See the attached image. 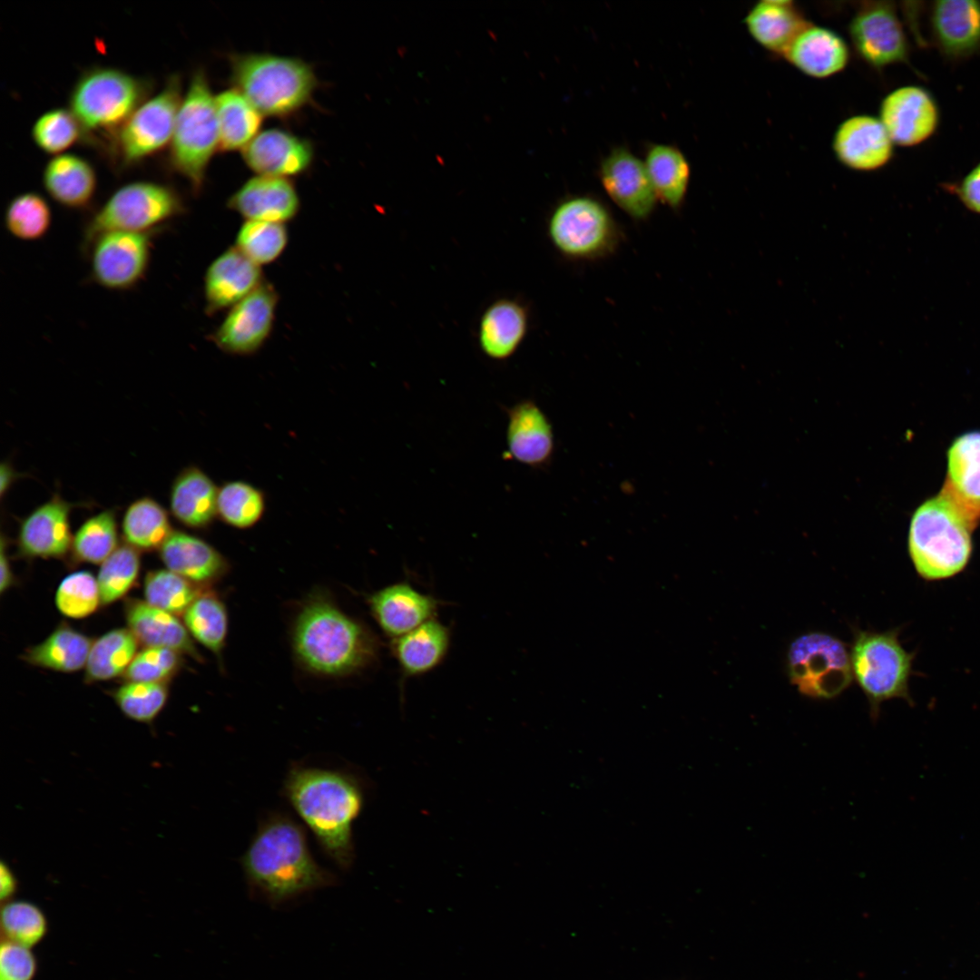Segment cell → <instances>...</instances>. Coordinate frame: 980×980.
Here are the masks:
<instances>
[{"label": "cell", "mask_w": 980, "mask_h": 980, "mask_svg": "<svg viewBox=\"0 0 980 980\" xmlns=\"http://www.w3.org/2000/svg\"><path fill=\"white\" fill-rule=\"evenodd\" d=\"M529 325L526 308L518 300H495L483 312L478 326V344L490 359L511 358L524 341Z\"/></svg>", "instance_id": "4316f807"}, {"label": "cell", "mask_w": 980, "mask_h": 980, "mask_svg": "<svg viewBox=\"0 0 980 980\" xmlns=\"http://www.w3.org/2000/svg\"><path fill=\"white\" fill-rule=\"evenodd\" d=\"M848 34L856 54L873 69L909 64L910 44L891 1L859 3L849 21Z\"/></svg>", "instance_id": "5bb4252c"}, {"label": "cell", "mask_w": 980, "mask_h": 980, "mask_svg": "<svg viewBox=\"0 0 980 980\" xmlns=\"http://www.w3.org/2000/svg\"><path fill=\"white\" fill-rule=\"evenodd\" d=\"M4 223L15 239L34 241L43 239L52 224V211L47 201L34 191L15 196L7 204Z\"/></svg>", "instance_id": "b9f144b4"}, {"label": "cell", "mask_w": 980, "mask_h": 980, "mask_svg": "<svg viewBox=\"0 0 980 980\" xmlns=\"http://www.w3.org/2000/svg\"><path fill=\"white\" fill-rule=\"evenodd\" d=\"M942 490L980 517V431L965 433L951 445Z\"/></svg>", "instance_id": "836d02e7"}, {"label": "cell", "mask_w": 980, "mask_h": 980, "mask_svg": "<svg viewBox=\"0 0 980 980\" xmlns=\"http://www.w3.org/2000/svg\"><path fill=\"white\" fill-rule=\"evenodd\" d=\"M449 629L435 618L391 642L392 653L407 677L419 676L436 668L447 654Z\"/></svg>", "instance_id": "d6a6232c"}, {"label": "cell", "mask_w": 980, "mask_h": 980, "mask_svg": "<svg viewBox=\"0 0 980 980\" xmlns=\"http://www.w3.org/2000/svg\"><path fill=\"white\" fill-rule=\"evenodd\" d=\"M644 164L658 200L672 210L681 207L691 179L690 163L676 146L652 143Z\"/></svg>", "instance_id": "e575fe53"}, {"label": "cell", "mask_w": 980, "mask_h": 980, "mask_svg": "<svg viewBox=\"0 0 980 980\" xmlns=\"http://www.w3.org/2000/svg\"><path fill=\"white\" fill-rule=\"evenodd\" d=\"M878 119L895 145L913 147L936 133L940 123V110L927 89L905 85L883 98Z\"/></svg>", "instance_id": "2e32d148"}, {"label": "cell", "mask_w": 980, "mask_h": 980, "mask_svg": "<svg viewBox=\"0 0 980 980\" xmlns=\"http://www.w3.org/2000/svg\"><path fill=\"white\" fill-rule=\"evenodd\" d=\"M220 150L215 96L203 69H198L182 98L170 143V164L194 194L201 191L208 166Z\"/></svg>", "instance_id": "8992f818"}, {"label": "cell", "mask_w": 980, "mask_h": 980, "mask_svg": "<svg viewBox=\"0 0 980 980\" xmlns=\"http://www.w3.org/2000/svg\"><path fill=\"white\" fill-rule=\"evenodd\" d=\"M181 653L148 647L137 652L122 677L126 681L166 683L181 668Z\"/></svg>", "instance_id": "816d5d0a"}, {"label": "cell", "mask_w": 980, "mask_h": 980, "mask_svg": "<svg viewBox=\"0 0 980 980\" xmlns=\"http://www.w3.org/2000/svg\"><path fill=\"white\" fill-rule=\"evenodd\" d=\"M804 74L825 79L842 72L849 61V48L835 31L809 23L783 55Z\"/></svg>", "instance_id": "484cf974"}, {"label": "cell", "mask_w": 980, "mask_h": 980, "mask_svg": "<svg viewBox=\"0 0 980 980\" xmlns=\"http://www.w3.org/2000/svg\"><path fill=\"white\" fill-rule=\"evenodd\" d=\"M168 570L198 585L220 579L229 568L225 557L204 540L172 531L159 549Z\"/></svg>", "instance_id": "83f0119b"}, {"label": "cell", "mask_w": 980, "mask_h": 980, "mask_svg": "<svg viewBox=\"0 0 980 980\" xmlns=\"http://www.w3.org/2000/svg\"><path fill=\"white\" fill-rule=\"evenodd\" d=\"M140 567L139 551L127 544L119 545L98 572L101 604L113 603L125 595L136 582Z\"/></svg>", "instance_id": "f6af8a7d"}, {"label": "cell", "mask_w": 980, "mask_h": 980, "mask_svg": "<svg viewBox=\"0 0 980 980\" xmlns=\"http://www.w3.org/2000/svg\"><path fill=\"white\" fill-rule=\"evenodd\" d=\"M124 614L128 629L145 648H166L201 659L189 631L176 615L137 599L126 602Z\"/></svg>", "instance_id": "f1b7e54d"}, {"label": "cell", "mask_w": 980, "mask_h": 980, "mask_svg": "<svg viewBox=\"0 0 980 980\" xmlns=\"http://www.w3.org/2000/svg\"><path fill=\"white\" fill-rule=\"evenodd\" d=\"M263 282L260 266L236 247L229 248L210 264L205 272V312L211 316L232 308Z\"/></svg>", "instance_id": "44dd1931"}, {"label": "cell", "mask_w": 980, "mask_h": 980, "mask_svg": "<svg viewBox=\"0 0 980 980\" xmlns=\"http://www.w3.org/2000/svg\"><path fill=\"white\" fill-rule=\"evenodd\" d=\"M598 175L609 198L629 217L648 219L658 198L644 162L623 146L614 147L601 161Z\"/></svg>", "instance_id": "e0dca14e"}, {"label": "cell", "mask_w": 980, "mask_h": 980, "mask_svg": "<svg viewBox=\"0 0 980 980\" xmlns=\"http://www.w3.org/2000/svg\"><path fill=\"white\" fill-rule=\"evenodd\" d=\"M92 641L67 626H60L41 643L29 648L23 659L28 663L57 671L72 672L86 665Z\"/></svg>", "instance_id": "8d00e7d4"}, {"label": "cell", "mask_w": 980, "mask_h": 980, "mask_svg": "<svg viewBox=\"0 0 980 980\" xmlns=\"http://www.w3.org/2000/svg\"><path fill=\"white\" fill-rule=\"evenodd\" d=\"M288 243L284 223L246 220L236 237V248L259 266L275 261Z\"/></svg>", "instance_id": "bcb514c9"}, {"label": "cell", "mask_w": 980, "mask_h": 980, "mask_svg": "<svg viewBox=\"0 0 980 980\" xmlns=\"http://www.w3.org/2000/svg\"><path fill=\"white\" fill-rule=\"evenodd\" d=\"M241 152L258 175L286 179L306 172L314 157L309 140L277 128L260 132Z\"/></svg>", "instance_id": "ffe728a7"}, {"label": "cell", "mask_w": 980, "mask_h": 980, "mask_svg": "<svg viewBox=\"0 0 980 980\" xmlns=\"http://www.w3.org/2000/svg\"><path fill=\"white\" fill-rule=\"evenodd\" d=\"M787 668L790 682L804 696L833 699L851 683L850 656L845 644L823 632L795 639L789 649Z\"/></svg>", "instance_id": "8fae6325"}, {"label": "cell", "mask_w": 980, "mask_h": 980, "mask_svg": "<svg viewBox=\"0 0 980 980\" xmlns=\"http://www.w3.org/2000/svg\"><path fill=\"white\" fill-rule=\"evenodd\" d=\"M220 151L243 150L260 132L263 115L236 89L215 95Z\"/></svg>", "instance_id": "d590c367"}, {"label": "cell", "mask_w": 980, "mask_h": 980, "mask_svg": "<svg viewBox=\"0 0 980 980\" xmlns=\"http://www.w3.org/2000/svg\"><path fill=\"white\" fill-rule=\"evenodd\" d=\"M73 505L55 494L20 524L17 546L28 557L63 558L71 551L69 515Z\"/></svg>", "instance_id": "603a6c76"}, {"label": "cell", "mask_w": 980, "mask_h": 980, "mask_svg": "<svg viewBox=\"0 0 980 980\" xmlns=\"http://www.w3.org/2000/svg\"><path fill=\"white\" fill-rule=\"evenodd\" d=\"M47 930V919L35 904L14 899L3 903L2 940L32 948L44 939Z\"/></svg>", "instance_id": "7dc6e473"}, {"label": "cell", "mask_w": 980, "mask_h": 980, "mask_svg": "<svg viewBox=\"0 0 980 980\" xmlns=\"http://www.w3.org/2000/svg\"><path fill=\"white\" fill-rule=\"evenodd\" d=\"M230 83L263 116L287 117L312 100L318 82L299 58L265 53L230 55Z\"/></svg>", "instance_id": "5b68a950"}, {"label": "cell", "mask_w": 980, "mask_h": 980, "mask_svg": "<svg viewBox=\"0 0 980 980\" xmlns=\"http://www.w3.org/2000/svg\"><path fill=\"white\" fill-rule=\"evenodd\" d=\"M130 720L152 725L168 700L166 683L126 681L112 694Z\"/></svg>", "instance_id": "c3c4849f"}, {"label": "cell", "mask_w": 980, "mask_h": 980, "mask_svg": "<svg viewBox=\"0 0 980 980\" xmlns=\"http://www.w3.org/2000/svg\"><path fill=\"white\" fill-rule=\"evenodd\" d=\"M292 642L299 662L316 674L338 677L359 671L377 658L376 636L325 595L311 596L296 618Z\"/></svg>", "instance_id": "3957f363"}, {"label": "cell", "mask_w": 980, "mask_h": 980, "mask_svg": "<svg viewBox=\"0 0 980 980\" xmlns=\"http://www.w3.org/2000/svg\"><path fill=\"white\" fill-rule=\"evenodd\" d=\"M508 457L532 468L549 466L554 453L552 425L540 407L531 399L506 408Z\"/></svg>", "instance_id": "7402d4cb"}, {"label": "cell", "mask_w": 980, "mask_h": 980, "mask_svg": "<svg viewBox=\"0 0 980 980\" xmlns=\"http://www.w3.org/2000/svg\"><path fill=\"white\" fill-rule=\"evenodd\" d=\"M979 522L978 516L944 490L924 502L911 518L907 537L916 573L926 581H940L963 572L972 555V534Z\"/></svg>", "instance_id": "277c9868"}, {"label": "cell", "mask_w": 980, "mask_h": 980, "mask_svg": "<svg viewBox=\"0 0 980 980\" xmlns=\"http://www.w3.org/2000/svg\"><path fill=\"white\" fill-rule=\"evenodd\" d=\"M265 510V495L255 485L234 480L219 486L217 514L224 524L237 529H248L261 520Z\"/></svg>", "instance_id": "ab89813d"}, {"label": "cell", "mask_w": 980, "mask_h": 980, "mask_svg": "<svg viewBox=\"0 0 980 980\" xmlns=\"http://www.w3.org/2000/svg\"><path fill=\"white\" fill-rule=\"evenodd\" d=\"M138 644L128 628L102 635L92 644L85 665V681H106L123 674L137 654Z\"/></svg>", "instance_id": "f35d334b"}, {"label": "cell", "mask_w": 980, "mask_h": 980, "mask_svg": "<svg viewBox=\"0 0 980 980\" xmlns=\"http://www.w3.org/2000/svg\"><path fill=\"white\" fill-rule=\"evenodd\" d=\"M240 863L250 895L271 906L338 884V877L311 854L302 826L280 811L259 820Z\"/></svg>", "instance_id": "6da1fadb"}, {"label": "cell", "mask_w": 980, "mask_h": 980, "mask_svg": "<svg viewBox=\"0 0 980 980\" xmlns=\"http://www.w3.org/2000/svg\"><path fill=\"white\" fill-rule=\"evenodd\" d=\"M43 184L57 203L68 209L80 210L92 202L97 179L88 161L76 154L64 153L46 163Z\"/></svg>", "instance_id": "1f68e13d"}, {"label": "cell", "mask_w": 980, "mask_h": 980, "mask_svg": "<svg viewBox=\"0 0 980 980\" xmlns=\"http://www.w3.org/2000/svg\"><path fill=\"white\" fill-rule=\"evenodd\" d=\"M947 189L967 210L980 215V162L958 183Z\"/></svg>", "instance_id": "db71d44e"}, {"label": "cell", "mask_w": 980, "mask_h": 980, "mask_svg": "<svg viewBox=\"0 0 980 980\" xmlns=\"http://www.w3.org/2000/svg\"><path fill=\"white\" fill-rule=\"evenodd\" d=\"M278 301L276 289L264 281L230 309L211 334V340L228 354L248 356L256 353L272 331Z\"/></svg>", "instance_id": "9a60e30c"}, {"label": "cell", "mask_w": 980, "mask_h": 980, "mask_svg": "<svg viewBox=\"0 0 980 980\" xmlns=\"http://www.w3.org/2000/svg\"><path fill=\"white\" fill-rule=\"evenodd\" d=\"M547 234L561 255L574 260L607 256L621 240V231L609 210L588 195H573L561 201L549 216Z\"/></svg>", "instance_id": "30bf717a"}, {"label": "cell", "mask_w": 980, "mask_h": 980, "mask_svg": "<svg viewBox=\"0 0 980 980\" xmlns=\"http://www.w3.org/2000/svg\"><path fill=\"white\" fill-rule=\"evenodd\" d=\"M182 615L191 636L220 655L226 640L228 615L224 603L218 596L202 592Z\"/></svg>", "instance_id": "60d3db41"}, {"label": "cell", "mask_w": 980, "mask_h": 980, "mask_svg": "<svg viewBox=\"0 0 980 980\" xmlns=\"http://www.w3.org/2000/svg\"><path fill=\"white\" fill-rule=\"evenodd\" d=\"M933 44L946 59L965 61L980 53V1L938 0L929 8Z\"/></svg>", "instance_id": "ac0fdd59"}, {"label": "cell", "mask_w": 980, "mask_h": 980, "mask_svg": "<svg viewBox=\"0 0 980 980\" xmlns=\"http://www.w3.org/2000/svg\"><path fill=\"white\" fill-rule=\"evenodd\" d=\"M118 547L115 514L105 510L88 518L73 536L71 552L78 562L102 564Z\"/></svg>", "instance_id": "7bdbcfd3"}, {"label": "cell", "mask_w": 980, "mask_h": 980, "mask_svg": "<svg viewBox=\"0 0 980 980\" xmlns=\"http://www.w3.org/2000/svg\"><path fill=\"white\" fill-rule=\"evenodd\" d=\"M281 794L324 854L339 869H349L355 858L353 825L365 800L359 778L339 766L293 762Z\"/></svg>", "instance_id": "7a4b0ae2"}, {"label": "cell", "mask_w": 980, "mask_h": 980, "mask_svg": "<svg viewBox=\"0 0 980 980\" xmlns=\"http://www.w3.org/2000/svg\"><path fill=\"white\" fill-rule=\"evenodd\" d=\"M37 962L31 948L2 940L0 948V980H33Z\"/></svg>", "instance_id": "f5cc1de1"}, {"label": "cell", "mask_w": 980, "mask_h": 980, "mask_svg": "<svg viewBox=\"0 0 980 980\" xmlns=\"http://www.w3.org/2000/svg\"><path fill=\"white\" fill-rule=\"evenodd\" d=\"M894 142L877 117L860 114L844 120L832 140L834 154L849 169L871 172L886 166L893 158Z\"/></svg>", "instance_id": "d6986e66"}, {"label": "cell", "mask_w": 980, "mask_h": 980, "mask_svg": "<svg viewBox=\"0 0 980 980\" xmlns=\"http://www.w3.org/2000/svg\"><path fill=\"white\" fill-rule=\"evenodd\" d=\"M198 586L168 569L152 571L144 580L145 602L172 614H183L202 593Z\"/></svg>", "instance_id": "ee69618b"}, {"label": "cell", "mask_w": 980, "mask_h": 980, "mask_svg": "<svg viewBox=\"0 0 980 980\" xmlns=\"http://www.w3.org/2000/svg\"><path fill=\"white\" fill-rule=\"evenodd\" d=\"M57 609L64 616L82 619L101 604L97 579L87 571L70 573L60 583L55 593Z\"/></svg>", "instance_id": "f907efd6"}, {"label": "cell", "mask_w": 980, "mask_h": 980, "mask_svg": "<svg viewBox=\"0 0 980 980\" xmlns=\"http://www.w3.org/2000/svg\"><path fill=\"white\" fill-rule=\"evenodd\" d=\"M793 1L763 0L747 13L744 24L754 41L773 54L782 56L809 24Z\"/></svg>", "instance_id": "f546056e"}, {"label": "cell", "mask_w": 980, "mask_h": 980, "mask_svg": "<svg viewBox=\"0 0 980 980\" xmlns=\"http://www.w3.org/2000/svg\"><path fill=\"white\" fill-rule=\"evenodd\" d=\"M219 487L201 468L185 467L175 477L170 492V511L183 525L209 527L217 514Z\"/></svg>", "instance_id": "4dcf8cb0"}, {"label": "cell", "mask_w": 980, "mask_h": 980, "mask_svg": "<svg viewBox=\"0 0 980 980\" xmlns=\"http://www.w3.org/2000/svg\"><path fill=\"white\" fill-rule=\"evenodd\" d=\"M122 531L125 543L138 551L160 549L172 532L164 507L147 496L126 508Z\"/></svg>", "instance_id": "74e56055"}, {"label": "cell", "mask_w": 980, "mask_h": 980, "mask_svg": "<svg viewBox=\"0 0 980 980\" xmlns=\"http://www.w3.org/2000/svg\"><path fill=\"white\" fill-rule=\"evenodd\" d=\"M184 203L172 187L138 181L122 185L96 210L83 227L81 250L85 254L100 234L113 230L151 231L165 229L182 215Z\"/></svg>", "instance_id": "ba28073f"}, {"label": "cell", "mask_w": 980, "mask_h": 980, "mask_svg": "<svg viewBox=\"0 0 980 980\" xmlns=\"http://www.w3.org/2000/svg\"><path fill=\"white\" fill-rule=\"evenodd\" d=\"M6 539L4 534L1 536V556H0V592L3 593L5 591L14 583V576L11 570V565L6 554Z\"/></svg>", "instance_id": "9f6ffc18"}, {"label": "cell", "mask_w": 980, "mask_h": 980, "mask_svg": "<svg viewBox=\"0 0 980 980\" xmlns=\"http://www.w3.org/2000/svg\"><path fill=\"white\" fill-rule=\"evenodd\" d=\"M897 629L877 632L857 630L850 649L852 674L877 720L880 706L892 699L912 702L909 680L915 654L901 644Z\"/></svg>", "instance_id": "52a82bcc"}, {"label": "cell", "mask_w": 980, "mask_h": 980, "mask_svg": "<svg viewBox=\"0 0 980 980\" xmlns=\"http://www.w3.org/2000/svg\"><path fill=\"white\" fill-rule=\"evenodd\" d=\"M368 603L377 623L392 639L434 619L439 604L436 598L406 582L377 591L368 597Z\"/></svg>", "instance_id": "cb8c5ba5"}, {"label": "cell", "mask_w": 980, "mask_h": 980, "mask_svg": "<svg viewBox=\"0 0 980 980\" xmlns=\"http://www.w3.org/2000/svg\"><path fill=\"white\" fill-rule=\"evenodd\" d=\"M163 230H113L97 236L84 254L90 280L113 291L136 288L149 270L153 241Z\"/></svg>", "instance_id": "7c38bea8"}, {"label": "cell", "mask_w": 980, "mask_h": 980, "mask_svg": "<svg viewBox=\"0 0 980 980\" xmlns=\"http://www.w3.org/2000/svg\"><path fill=\"white\" fill-rule=\"evenodd\" d=\"M18 879L8 863H0V898L3 903L13 900L18 891Z\"/></svg>", "instance_id": "11a10c76"}, {"label": "cell", "mask_w": 980, "mask_h": 980, "mask_svg": "<svg viewBox=\"0 0 980 980\" xmlns=\"http://www.w3.org/2000/svg\"><path fill=\"white\" fill-rule=\"evenodd\" d=\"M147 81L113 67L84 72L70 95V110L83 131L120 130L150 92Z\"/></svg>", "instance_id": "9c48e42d"}, {"label": "cell", "mask_w": 980, "mask_h": 980, "mask_svg": "<svg viewBox=\"0 0 980 980\" xmlns=\"http://www.w3.org/2000/svg\"><path fill=\"white\" fill-rule=\"evenodd\" d=\"M227 204L247 220L285 223L297 215L300 201L289 179L257 175L246 181Z\"/></svg>", "instance_id": "d4e9b609"}, {"label": "cell", "mask_w": 980, "mask_h": 980, "mask_svg": "<svg viewBox=\"0 0 980 980\" xmlns=\"http://www.w3.org/2000/svg\"><path fill=\"white\" fill-rule=\"evenodd\" d=\"M83 129L71 110L56 108L43 113L34 123L32 137L44 152L61 153L83 134Z\"/></svg>", "instance_id": "681fc988"}, {"label": "cell", "mask_w": 980, "mask_h": 980, "mask_svg": "<svg viewBox=\"0 0 980 980\" xmlns=\"http://www.w3.org/2000/svg\"><path fill=\"white\" fill-rule=\"evenodd\" d=\"M181 78L172 75L156 95L143 102L116 132V151L130 166L171 143L182 101Z\"/></svg>", "instance_id": "4fadbf2b"}, {"label": "cell", "mask_w": 980, "mask_h": 980, "mask_svg": "<svg viewBox=\"0 0 980 980\" xmlns=\"http://www.w3.org/2000/svg\"><path fill=\"white\" fill-rule=\"evenodd\" d=\"M16 472L10 463L4 461L0 467V494L3 498L16 478Z\"/></svg>", "instance_id": "6f0895ef"}]
</instances>
